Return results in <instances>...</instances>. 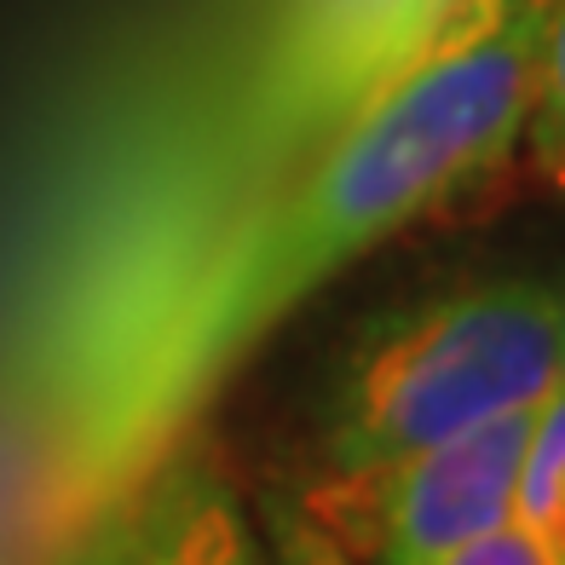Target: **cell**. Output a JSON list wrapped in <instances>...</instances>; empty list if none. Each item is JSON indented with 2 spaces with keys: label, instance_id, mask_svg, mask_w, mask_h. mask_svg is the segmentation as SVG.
Listing matches in <instances>:
<instances>
[{
  "label": "cell",
  "instance_id": "8992f818",
  "mask_svg": "<svg viewBox=\"0 0 565 565\" xmlns=\"http://www.w3.org/2000/svg\"><path fill=\"white\" fill-rule=\"evenodd\" d=\"M520 145L531 150L536 173L565 185V0H548L543 18V53H536V93Z\"/></svg>",
  "mask_w": 565,
  "mask_h": 565
},
{
  "label": "cell",
  "instance_id": "ba28073f",
  "mask_svg": "<svg viewBox=\"0 0 565 565\" xmlns=\"http://www.w3.org/2000/svg\"><path fill=\"white\" fill-rule=\"evenodd\" d=\"M46 565H93V531H87V520L53 548V559H46Z\"/></svg>",
  "mask_w": 565,
  "mask_h": 565
},
{
  "label": "cell",
  "instance_id": "7a4b0ae2",
  "mask_svg": "<svg viewBox=\"0 0 565 565\" xmlns=\"http://www.w3.org/2000/svg\"><path fill=\"white\" fill-rule=\"evenodd\" d=\"M565 381V266L450 277L364 318L329 352L295 468L445 445L536 409Z\"/></svg>",
  "mask_w": 565,
  "mask_h": 565
},
{
  "label": "cell",
  "instance_id": "5b68a950",
  "mask_svg": "<svg viewBox=\"0 0 565 565\" xmlns=\"http://www.w3.org/2000/svg\"><path fill=\"white\" fill-rule=\"evenodd\" d=\"M520 520L536 525L565 559V381L536 404L525 473H520Z\"/></svg>",
  "mask_w": 565,
  "mask_h": 565
},
{
  "label": "cell",
  "instance_id": "6da1fadb",
  "mask_svg": "<svg viewBox=\"0 0 565 565\" xmlns=\"http://www.w3.org/2000/svg\"><path fill=\"white\" fill-rule=\"evenodd\" d=\"M548 0H456L271 196L225 225L121 364L105 461L127 484L329 277L520 150Z\"/></svg>",
  "mask_w": 565,
  "mask_h": 565
},
{
  "label": "cell",
  "instance_id": "52a82bcc",
  "mask_svg": "<svg viewBox=\"0 0 565 565\" xmlns=\"http://www.w3.org/2000/svg\"><path fill=\"white\" fill-rule=\"evenodd\" d=\"M439 565H565V559L554 554V543L543 531L513 513V520H502L484 536H473V543H461L456 554H445Z\"/></svg>",
  "mask_w": 565,
  "mask_h": 565
},
{
  "label": "cell",
  "instance_id": "3957f363",
  "mask_svg": "<svg viewBox=\"0 0 565 565\" xmlns=\"http://www.w3.org/2000/svg\"><path fill=\"white\" fill-rule=\"evenodd\" d=\"M531 416L468 427L445 445L295 468L271 502V531L289 565H439L461 543L520 513Z\"/></svg>",
  "mask_w": 565,
  "mask_h": 565
},
{
  "label": "cell",
  "instance_id": "277c9868",
  "mask_svg": "<svg viewBox=\"0 0 565 565\" xmlns=\"http://www.w3.org/2000/svg\"><path fill=\"white\" fill-rule=\"evenodd\" d=\"M93 565H260L254 525L202 445H168L87 513Z\"/></svg>",
  "mask_w": 565,
  "mask_h": 565
}]
</instances>
